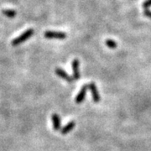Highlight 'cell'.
I'll list each match as a JSON object with an SVG mask.
<instances>
[{
  "mask_svg": "<svg viewBox=\"0 0 151 151\" xmlns=\"http://www.w3.org/2000/svg\"><path fill=\"white\" fill-rule=\"evenodd\" d=\"M4 15L8 18H14L16 16V11L13 9H4L2 11Z\"/></svg>",
  "mask_w": 151,
  "mask_h": 151,
  "instance_id": "9",
  "label": "cell"
},
{
  "mask_svg": "<svg viewBox=\"0 0 151 151\" xmlns=\"http://www.w3.org/2000/svg\"><path fill=\"white\" fill-rule=\"evenodd\" d=\"M75 125L76 124L74 121H71V122H70L69 124H66L64 128H62V129H61V130H60L61 134H68L69 132H70L71 130L74 129Z\"/></svg>",
  "mask_w": 151,
  "mask_h": 151,
  "instance_id": "8",
  "label": "cell"
},
{
  "mask_svg": "<svg viewBox=\"0 0 151 151\" xmlns=\"http://www.w3.org/2000/svg\"><path fill=\"white\" fill-rule=\"evenodd\" d=\"M34 34V29H29L27 30H25L24 32L23 33L22 35H20L19 36H18L15 39H14L12 40V45L14 46H16V45H19L20 44L24 43L28 39L31 37Z\"/></svg>",
  "mask_w": 151,
  "mask_h": 151,
  "instance_id": "1",
  "label": "cell"
},
{
  "mask_svg": "<svg viewBox=\"0 0 151 151\" xmlns=\"http://www.w3.org/2000/svg\"><path fill=\"white\" fill-rule=\"evenodd\" d=\"M88 88L91 90L93 101H94L95 103H98V102L100 101V96H99V93H98V91H97L96 84H95L94 82H91V83L88 85Z\"/></svg>",
  "mask_w": 151,
  "mask_h": 151,
  "instance_id": "3",
  "label": "cell"
},
{
  "mask_svg": "<svg viewBox=\"0 0 151 151\" xmlns=\"http://www.w3.org/2000/svg\"><path fill=\"white\" fill-rule=\"evenodd\" d=\"M151 6V0H146L145 2L143 4V7L145 9H147L149 7H150Z\"/></svg>",
  "mask_w": 151,
  "mask_h": 151,
  "instance_id": "11",
  "label": "cell"
},
{
  "mask_svg": "<svg viewBox=\"0 0 151 151\" xmlns=\"http://www.w3.org/2000/svg\"><path fill=\"white\" fill-rule=\"evenodd\" d=\"M87 88H88V85H84L81 87V91L79 92V93L77 94V96L76 97V103H77V104H80V103L83 102V100L85 98V96H86Z\"/></svg>",
  "mask_w": 151,
  "mask_h": 151,
  "instance_id": "6",
  "label": "cell"
},
{
  "mask_svg": "<svg viewBox=\"0 0 151 151\" xmlns=\"http://www.w3.org/2000/svg\"><path fill=\"white\" fill-rule=\"evenodd\" d=\"M105 44H106V45H107L110 49H115L116 47H117V43H116L114 40H111V39H108V40H106Z\"/></svg>",
  "mask_w": 151,
  "mask_h": 151,
  "instance_id": "10",
  "label": "cell"
},
{
  "mask_svg": "<svg viewBox=\"0 0 151 151\" xmlns=\"http://www.w3.org/2000/svg\"><path fill=\"white\" fill-rule=\"evenodd\" d=\"M51 119H52V123H53L54 129L55 131L60 129V124H61V123H60V119L59 115L56 114V113H54V114H52Z\"/></svg>",
  "mask_w": 151,
  "mask_h": 151,
  "instance_id": "7",
  "label": "cell"
},
{
  "mask_svg": "<svg viewBox=\"0 0 151 151\" xmlns=\"http://www.w3.org/2000/svg\"><path fill=\"white\" fill-rule=\"evenodd\" d=\"M72 72H73V78L74 80H78L81 76L80 70H79V60L74 59L72 60Z\"/></svg>",
  "mask_w": 151,
  "mask_h": 151,
  "instance_id": "4",
  "label": "cell"
},
{
  "mask_svg": "<svg viewBox=\"0 0 151 151\" xmlns=\"http://www.w3.org/2000/svg\"><path fill=\"white\" fill-rule=\"evenodd\" d=\"M55 74L58 76H60V78L64 79V80L67 81L68 82H70V83H71V82L73 81V79H72V77L68 75V74H67V73L65 72V70H62L61 68H60V67H57V68H55Z\"/></svg>",
  "mask_w": 151,
  "mask_h": 151,
  "instance_id": "5",
  "label": "cell"
},
{
  "mask_svg": "<svg viewBox=\"0 0 151 151\" xmlns=\"http://www.w3.org/2000/svg\"><path fill=\"white\" fill-rule=\"evenodd\" d=\"M144 14L145 15L146 17H149L151 19V11L149 10V9H145V12H144Z\"/></svg>",
  "mask_w": 151,
  "mask_h": 151,
  "instance_id": "12",
  "label": "cell"
},
{
  "mask_svg": "<svg viewBox=\"0 0 151 151\" xmlns=\"http://www.w3.org/2000/svg\"><path fill=\"white\" fill-rule=\"evenodd\" d=\"M45 37L48 39H65L66 38V34L65 32H60V31H52V30H48L45 32Z\"/></svg>",
  "mask_w": 151,
  "mask_h": 151,
  "instance_id": "2",
  "label": "cell"
}]
</instances>
